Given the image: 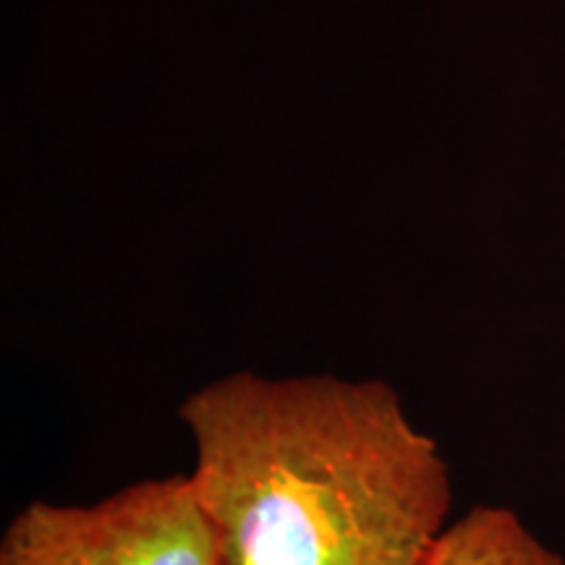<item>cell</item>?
<instances>
[{"label":"cell","mask_w":565,"mask_h":565,"mask_svg":"<svg viewBox=\"0 0 565 565\" xmlns=\"http://www.w3.org/2000/svg\"><path fill=\"white\" fill-rule=\"evenodd\" d=\"M221 565H427L450 469L383 380L236 372L179 408Z\"/></svg>","instance_id":"obj_1"},{"label":"cell","mask_w":565,"mask_h":565,"mask_svg":"<svg viewBox=\"0 0 565 565\" xmlns=\"http://www.w3.org/2000/svg\"><path fill=\"white\" fill-rule=\"evenodd\" d=\"M0 565H221L192 477L145 479L92 505L32 500L0 540Z\"/></svg>","instance_id":"obj_2"},{"label":"cell","mask_w":565,"mask_h":565,"mask_svg":"<svg viewBox=\"0 0 565 565\" xmlns=\"http://www.w3.org/2000/svg\"><path fill=\"white\" fill-rule=\"evenodd\" d=\"M427 565H565L505 505H477L448 524Z\"/></svg>","instance_id":"obj_3"}]
</instances>
